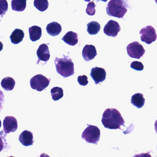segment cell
I'll list each match as a JSON object with an SVG mask.
<instances>
[{"label": "cell", "instance_id": "cell-32", "mask_svg": "<svg viewBox=\"0 0 157 157\" xmlns=\"http://www.w3.org/2000/svg\"><path fill=\"white\" fill-rule=\"evenodd\" d=\"M155 130L157 134V120L155 122Z\"/></svg>", "mask_w": 157, "mask_h": 157}, {"label": "cell", "instance_id": "cell-15", "mask_svg": "<svg viewBox=\"0 0 157 157\" xmlns=\"http://www.w3.org/2000/svg\"><path fill=\"white\" fill-rule=\"evenodd\" d=\"M62 40L63 41L68 45L75 46L78 42V35L75 32L69 31L63 36Z\"/></svg>", "mask_w": 157, "mask_h": 157}, {"label": "cell", "instance_id": "cell-2", "mask_svg": "<svg viewBox=\"0 0 157 157\" xmlns=\"http://www.w3.org/2000/svg\"><path fill=\"white\" fill-rule=\"evenodd\" d=\"M129 7L128 0H110L106 6V12L110 16L123 18Z\"/></svg>", "mask_w": 157, "mask_h": 157}, {"label": "cell", "instance_id": "cell-24", "mask_svg": "<svg viewBox=\"0 0 157 157\" xmlns=\"http://www.w3.org/2000/svg\"><path fill=\"white\" fill-rule=\"evenodd\" d=\"M6 133H4L3 132V131L0 132V152H2L4 149L7 148L8 144L6 143Z\"/></svg>", "mask_w": 157, "mask_h": 157}, {"label": "cell", "instance_id": "cell-14", "mask_svg": "<svg viewBox=\"0 0 157 157\" xmlns=\"http://www.w3.org/2000/svg\"><path fill=\"white\" fill-rule=\"evenodd\" d=\"M48 34L52 37L59 35L62 31V26L60 24L57 22H53L48 24L46 28Z\"/></svg>", "mask_w": 157, "mask_h": 157}, {"label": "cell", "instance_id": "cell-4", "mask_svg": "<svg viewBox=\"0 0 157 157\" xmlns=\"http://www.w3.org/2000/svg\"><path fill=\"white\" fill-rule=\"evenodd\" d=\"M82 134V139L90 143L97 145L100 138V130L97 126L89 125Z\"/></svg>", "mask_w": 157, "mask_h": 157}, {"label": "cell", "instance_id": "cell-18", "mask_svg": "<svg viewBox=\"0 0 157 157\" xmlns=\"http://www.w3.org/2000/svg\"><path fill=\"white\" fill-rule=\"evenodd\" d=\"M145 101L144 95L141 93L134 94L131 99V103L138 108H141L144 105Z\"/></svg>", "mask_w": 157, "mask_h": 157}, {"label": "cell", "instance_id": "cell-23", "mask_svg": "<svg viewBox=\"0 0 157 157\" xmlns=\"http://www.w3.org/2000/svg\"><path fill=\"white\" fill-rule=\"evenodd\" d=\"M52 98L54 101H57L63 97V91L61 88L56 87L53 88L51 90Z\"/></svg>", "mask_w": 157, "mask_h": 157}, {"label": "cell", "instance_id": "cell-26", "mask_svg": "<svg viewBox=\"0 0 157 157\" xmlns=\"http://www.w3.org/2000/svg\"><path fill=\"white\" fill-rule=\"evenodd\" d=\"M96 6V4L94 2H90L88 4L86 9V13L87 14L90 16L94 15L96 13V9H95Z\"/></svg>", "mask_w": 157, "mask_h": 157}, {"label": "cell", "instance_id": "cell-28", "mask_svg": "<svg viewBox=\"0 0 157 157\" xmlns=\"http://www.w3.org/2000/svg\"><path fill=\"white\" fill-rule=\"evenodd\" d=\"M78 82L79 85L86 86L88 84L87 77L86 75L79 76L78 77Z\"/></svg>", "mask_w": 157, "mask_h": 157}, {"label": "cell", "instance_id": "cell-27", "mask_svg": "<svg viewBox=\"0 0 157 157\" xmlns=\"http://www.w3.org/2000/svg\"><path fill=\"white\" fill-rule=\"evenodd\" d=\"M131 67L136 71H142L144 70V65L141 62L135 61L131 64Z\"/></svg>", "mask_w": 157, "mask_h": 157}, {"label": "cell", "instance_id": "cell-17", "mask_svg": "<svg viewBox=\"0 0 157 157\" xmlns=\"http://www.w3.org/2000/svg\"><path fill=\"white\" fill-rule=\"evenodd\" d=\"M25 37V33L23 30L16 29L10 36L11 42L14 44H17L23 41Z\"/></svg>", "mask_w": 157, "mask_h": 157}, {"label": "cell", "instance_id": "cell-7", "mask_svg": "<svg viewBox=\"0 0 157 157\" xmlns=\"http://www.w3.org/2000/svg\"><path fill=\"white\" fill-rule=\"evenodd\" d=\"M140 34L141 35V41L147 44H151L156 40L157 36L155 29L152 26H147L141 29Z\"/></svg>", "mask_w": 157, "mask_h": 157}, {"label": "cell", "instance_id": "cell-20", "mask_svg": "<svg viewBox=\"0 0 157 157\" xmlns=\"http://www.w3.org/2000/svg\"><path fill=\"white\" fill-rule=\"evenodd\" d=\"M26 1L27 0H12V9L17 12L24 11L26 7Z\"/></svg>", "mask_w": 157, "mask_h": 157}, {"label": "cell", "instance_id": "cell-12", "mask_svg": "<svg viewBox=\"0 0 157 157\" xmlns=\"http://www.w3.org/2000/svg\"><path fill=\"white\" fill-rule=\"evenodd\" d=\"M82 54L86 61H89L97 56V50L95 46L87 44L83 48Z\"/></svg>", "mask_w": 157, "mask_h": 157}, {"label": "cell", "instance_id": "cell-31", "mask_svg": "<svg viewBox=\"0 0 157 157\" xmlns=\"http://www.w3.org/2000/svg\"><path fill=\"white\" fill-rule=\"evenodd\" d=\"M3 45L2 43L0 41V52L3 49Z\"/></svg>", "mask_w": 157, "mask_h": 157}, {"label": "cell", "instance_id": "cell-34", "mask_svg": "<svg viewBox=\"0 0 157 157\" xmlns=\"http://www.w3.org/2000/svg\"><path fill=\"white\" fill-rule=\"evenodd\" d=\"M155 1L157 5V0H155Z\"/></svg>", "mask_w": 157, "mask_h": 157}, {"label": "cell", "instance_id": "cell-11", "mask_svg": "<svg viewBox=\"0 0 157 157\" xmlns=\"http://www.w3.org/2000/svg\"><path fill=\"white\" fill-rule=\"evenodd\" d=\"M37 55L38 60L37 64H38L40 61L47 62L50 58L49 50L48 45L45 43L41 44L37 50Z\"/></svg>", "mask_w": 157, "mask_h": 157}, {"label": "cell", "instance_id": "cell-1", "mask_svg": "<svg viewBox=\"0 0 157 157\" xmlns=\"http://www.w3.org/2000/svg\"><path fill=\"white\" fill-rule=\"evenodd\" d=\"M101 123L105 128L111 130H121V126L125 127V122L120 112L113 108L107 109L104 112Z\"/></svg>", "mask_w": 157, "mask_h": 157}, {"label": "cell", "instance_id": "cell-21", "mask_svg": "<svg viewBox=\"0 0 157 157\" xmlns=\"http://www.w3.org/2000/svg\"><path fill=\"white\" fill-rule=\"evenodd\" d=\"M88 33L91 35H97L101 29L100 25L96 21H91L87 25Z\"/></svg>", "mask_w": 157, "mask_h": 157}, {"label": "cell", "instance_id": "cell-3", "mask_svg": "<svg viewBox=\"0 0 157 157\" xmlns=\"http://www.w3.org/2000/svg\"><path fill=\"white\" fill-rule=\"evenodd\" d=\"M63 56V58H55L54 62L56 70L63 77H69L74 74V64L68 56Z\"/></svg>", "mask_w": 157, "mask_h": 157}, {"label": "cell", "instance_id": "cell-6", "mask_svg": "<svg viewBox=\"0 0 157 157\" xmlns=\"http://www.w3.org/2000/svg\"><path fill=\"white\" fill-rule=\"evenodd\" d=\"M127 53L131 58L140 59L145 53L144 47L137 41L130 43L126 48Z\"/></svg>", "mask_w": 157, "mask_h": 157}, {"label": "cell", "instance_id": "cell-10", "mask_svg": "<svg viewBox=\"0 0 157 157\" xmlns=\"http://www.w3.org/2000/svg\"><path fill=\"white\" fill-rule=\"evenodd\" d=\"M90 76L96 84L103 82L106 79V72L105 69L101 67H95L91 69Z\"/></svg>", "mask_w": 157, "mask_h": 157}, {"label": "cell", "instance_id": "cell-22", "mask_svg": "<svg viewBox=\"0 0 157 157\" xmlns=\"http://www.w3.org/2000/svg\"><path fill=\"white\" fill-rule=\"evenodd\" d=\"M34 5L39 11L44 12L48 7V0H34Z\"/></svg>", "mask_w": 157, "mask_h": 157}, {"label": "cell", "instance_id": "cell-33", "mask_svg": "<svg viewBox=\"0 0 157 157\" xmlns=\"http://www.w3.org/2000/svg\"><path fill=\"white\" fill-rule=\"evenodd\" d=\"M1 126H2V122H1V120H0V128H1Z\"/></svg>", "mask_w": 157, "mask_h": 157}, {"label": "cell", "instance_id": "cell-16", "mask_svg": "<svg viewBox=\"0 0 157 157\" xmlns=\"http://www.w3.org/2000/svg\"><path fill=\"white\" fill-rule=\"evenodd\" d=\"M29 37L31 41H36L41 37L42 35V29L40 27L34 26L29 29Z\"/></svg>", "mask_w": 157, "mask_h": 157}, {"label": "cell", "instance_id": "cell-30", "mask_svg": "<svg viewBox=\"0 0 157 157\" xmlns=\"http://www.w3.org/2000/svg\"><path fill=\"white\" fill-rule=\"evenodd\" d=\"M84 1H85V2H90V0H84ZM93 1H95V0H93ZM96 1H97V2H98L99 1H102V2H107V1H108V0H96Z\"/></svg>", "mask_w": 157, "mask_h": 157}, {"label": "cell", "instance_id": "cell-25", "mask_svg": "<svg viewBox=\"0 0 157 157\" xmlns=\"http://www.w3.org/2000/svg\"><path fill=\"white\" fill-rule=\"evenodd\" d=\"M8 10V3L6 0H0V18L5 14Z\"/></svg>", "mask_w": 157, "mask_h": 157}, {"label": "cell", "instance_id": "cell-9", "mask_svg": "<svg viewBox=\"0 0 157 157\" xmlns=\"http://www.w3.org/2000/svg\"><path fill=\"white\" fill-rule=\"evenodd\" d=\"M17 129V122L13 116H6L3 120V130L5 133L14 132Z\"/></svg>", "mask_w": 157, "mask_h": 157}, {"label": "cell", "instance_id": "cell-29", "mask_svg": "<svg viewBox=\"0 0 157 157\" xmlns=\"http://www.w3.org/2000/svg\"><path fill=\"white\" fill-rule=\"evenodd\" d=\"M4 95L1 90H0V112L2 109V104L4 101Z\"/></svg>", "mask_w": 157, "mask_h": 157}, {"label": "cell", "instance_id": "cell-19", "mask_svg": "<svg viewBox=\"0 0 157 157\" xmlns=\"http://www.w3.org/2000/svg\"><path fill=\"white\" fill-rule=\"evenodd\" d=\"M1 85L6 91L13 90L15 85V81L12 77H6L4 78L1 82Z\"/></svg>", "mask_w": 157, "mask_h": 157}, {"label": "cell", "instance_id": "cell-8", "mask_svg": "<svg viewBox=\"0 0 157 157\" xmlns=\"http://www.w3.org/2000/svg\"><path fill=\"white\" fill-rule=\"evenodd\" d=\"M121 28L118 22L114 20H109L104 26L103 32L109 37H116L121 31Z\"/></svg>", "mask_w": 157, "mask_h": 157}, {"label": "cell", "instance_id": "cell-13", "mask_svg": "<svg viewBox=\"0 0 157 157\" xmlns=\"http://www.w3.org/2000/svg\"><path fill=\"white\" fill-rule=\"evenodd\" d=\"M19 141L24 146L32 145L34 143L33 133L31 131L25 130L19 135Z\"/></svg>", "mask_w": 157, "mask_h": 157}, {"label": "cell", "instance_id": "cell-5", "mask_svg": "<svg viewBox=\"0 0 157 157\" xmlns=\"http://www.w3.org/2000/svg\"><path fill=\"white\" fill-rule=\"evenodd\" d=\"M50 80L42 74L36 75L30 79V86L32 89L41 92L48 86Z\"/></svg>", "mask_w": 157, "mask_h": 157}]
</instances>
